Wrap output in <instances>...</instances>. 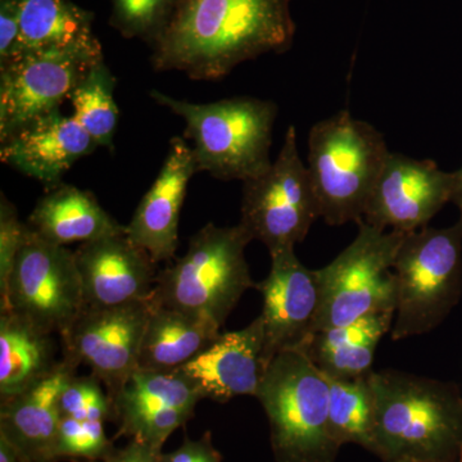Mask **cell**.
I'll return each instance as SVG.
<instances>
[{"label": "cell", "instance_id": "31", "mask_svg": "<svg viewBox=\"0 0 462 462\" xmlns=\"http://www.w3.org/2000/svg\"><path fill=\"white\" fill-rule=\"evenodd\" d=\"M102 421H80L62 416L57 439L58 456L99 457L108 449Z\"/></svg>", "mask_w": 462, "mask_h": 462}, {"label": "cell", "instance_id": "13", "mask_svg": "<svg viewBox=\"0 0 462 462\" xmlns=\"http://www.w3.org/2000/svg\"><path fill=\"white\" fill-rule=\"evenodd\" d=\"M456 184L457 173L440 171L433 161L389 153L363 220L380 230L421 229L454 199Z\"/></svg>", "mask_w": 462, "mask_h": 462}, {"label": "cell", "instance_id": "2", "mask_svg": "<svg viewBox=\"0 0 462 462\" xmlns=\"http://www.w3.org/2000/svg\"><path fill=\"white\" fill-rule=\"evenodd\" d=\"M372 454L384 462L462 461V396L449 383L396 370L372 372Z\"/></svg>", "mask_w": 462, "mask_h": 462}, {"label": "cell", "instance_id": "9", "mask_svg": "<svg viewBox=\"0 0 462 462\" xmlns=\"http://www.w3.org/2000/svg\"><path fill=\"white\" fill-rule=\"evenodd\" d=\"M240 225L269 254L296 248L321 217L309 167L300 157L296 126L291 125L278 158L256 178L243 182Z\"/></svg>", "mask_w": 462, "mask_h": 462}, {"label": "cell", "instance_id": "28", "mask_svg": "<svg viewBox=\"0 0 462 462\" xmlns=\"http://www.w3.org/2000/svg\"><path fill=\"white\" fill-rule=\"evenodd\" d=\"M111 25L127 39L153 42L165 27L176 0H111Z\"/></svg>", "mask_w": 462, "mask_h": 462}, {"label": "cell", "instance_id": "29", "mask_svg": "<svg viewBox=\"0 0 462 462\" xmlns=\"http://www.w3.org/2000/svg\"><path fill=\"white\" fill-rule=\"evenodd\" d=\"M60 415L80 421H103L114 411L109 394L103 391L102 382L90 376L76 375L67 384L60 398Z\"/></svg>", "mask_w": 462, "mask_h": 462}, {"label": "cell", "instance_id": "26", "mask_svg": "<svg viewBox=\"0 0 462 462\" xmlns=\"http://www.w3.org/2000/svg\"><path fill=\"white\" fill-rule=\"evenodd\" d=\"M203 400L199 392L180 373L136 370L124 387L112 397L118 415L143 410L179 409L194 411Z\"/></svg>", "mask_w": 462, "mask_h": 462}, {"label": "cell", "instance_id": "25", "mask_svg": "<svg viewBox=\"0 0 462 462\" xmlns=\"http://www.w3.org/2000/svg\"><path fill=\"white\" fill-rule=\"evenodd\" d=\"M370 374L356 379L328 376L330 434L340 447L354 443L372 451L375 393Z\"/></svg>", "mask_w": 462, "mask_h": 462}, {"label": "cell", "instance_id": "3", "mask_svg": "<svg viewBox=\"0 0 462 462\" xmlns=\"http://www.w3.org/2000/svg\"><path fill=\"white\" fill-rule=\"evenodd\" d=\"M151 98L180 116L185 138L193 142L197 171L218 180L256 178L270 169V147L278 107L272 100L236 97L191 103L152 90Z\"/></svg>", "mask_w": 462, "mask_h": 462}, {"label": "cell", "instance_id": "12", "mask_svg": "<svg viewBox=\"0 0 462 462\" xmlns=\"http://www.w3.org/2000/svg\"><path fill=\"white\" fill-rule=\"evenodd\" d=\"M151 312V300L112 307L85 306L60 336L63 356L89 366L112 400L138 370Z\"/></svg>", "mask_w": 462, "mask_h": 462}, {"label": "cell", "instance_id": "35", "mask_svg": "<svg viewBox=\"0 0 462 462\" xmlns=\"http://www.w3.org/2000/svg\"><path fill=\"white\" fill-rule=\"evenodd\" d=\"M107 462H161V456L153 447L134 440L132 445L111 456Z\"/></svg>", "mask_w": 462, "mask_h": 462}, {"label": "cell", "instance_id": "22", "mask_svg": "<svg viewBox=\"0 0 462 462\" xmlns=\"http://www.w3.org/2000/svg\"><path fill=\"white\" fill-rule=\"evenodd\" d=\"M58 345L54 334L45 333L25 319L0 314V400L20 396L53 373Z\"/></svg>", "mask_w": 462, "mask_h": 462}, {"label": "cell", "instance_id": "17", "mask_svg": "<svg viewBox=\"0 0 462 462\" xmlns=\"http://www.w3.org/2000/svg\"><path fill=\"white\" fill-rule=\"evenodd\" d=\"M194 173L199 171L193 149L175 136L156 180L126 225V236L156 263L175 258L182 203Z\"/></svg>", "mask_w": 462, "mask_h": 462}, {"label": "cell", "instance_id": "1", "mask_svg": "<svg viewBox=\"0 0 462 462\" xmlns=\"http://www.w3.org/2000/svg\"><path fill=\"white\" fill-rule=\"evenodd\" d=\"M291 0H176L152 42L156 71L214 81L236 66L293 44Z\"/></svg>", "mask_w": 462, "mask_h": 462}, {"label": "cell", "instance_id": "15", "mask_svg": "<svg viewBox=\"0 0 462 462\" xmlns=\"http://www.w3.org/2000/svg\"><path fill=\"white\" fill-rule=\"evenodd\" d=\"M75 258L85 306L112 307L151 300L157 263L126 233L81 243Z\"/></svg>", "mask_w": 462, "mask_h": 462}, {"label": "cell", "instance_id": "38", "mask_svg": "<svg viewBox=\"0 0 462 462\" xmlns=\"http://www.w3.org/2000/svg\"><path fill=\"white\" fill-rule=\"evenodd\" d=\"M398 462H420V461H398ZM457 462H462V461H457Z\"/></svg>", "mask_w": 462, "mask_h": 462}, {"label": "cell", "instance_id": "20", "mask_svg": "<svg viewBox=\"0 0 462 462\" xmlns=\"http://www.w3.org/2000/svg\"><path fill=\"white\" fill-rule=\"evenodd\" d=\"M26 225L41 238L65 247L126 233V225L117 223L91 191L62 182L48 188Z\"/></svg>", "mask_w": 462, "mask_h": 462}, {"label": "cell", "instance_id": "37", "mask_svg": "<svg viewBox=\"0 0 462 462\" xmlns=\"http://www.w3.org/2000/svg\"><path fill=\"white\" fill-rule=\"evenodd\" d=\"M454 199L457 206L461 209V220H462V172L457 173V184H456V190Z\"/></svg>", "mask_w": 462, "mask_h": 462}, {"label": "cell", "instance_id": "33", "mask_svg": "<svg viewBox=\"0 0 462 462\" xmlns=\"http://www.w3.org/2000/svg\"><path fill=\"white\" fill-rule=\"evenodd\" d=\"M20 16L21 0H0V62L16 54Z\"/></svg>", "mask_w": 462, "mask_h": 462}, {"label": "cell", "instance_id": "10", "mask_svg": "<svg viewBox=\"0 0 462 462\" xmlns=\"http://www.w3.org/2000/svg\"><path fill=\"white\" fill-rule=\"evenodd\" d=\"M85 307L75 252L41 238L26 225L0 314L25 319L45 333L63 336Z\"/></svg>", "mask_w": 462, "mask_h": 462}, {"label": "cell", "instance_id": "8", "mask_svg": "<svg viewBox=\"0 0 462 462\" xmlns=\"http://www.w3.org/2000/svg\"><path fill=\"white\" fill-rule=\"evenodd\" d=\"M354 242L318 270L321 307L316 331L345 327L396 309L393 264L407 233L357 221Z\"/></svg>", "mask_w": 462, "mask_h": 462}, {"label": "cell", "instance_id": "24", "mask_svg": "<svg viewBox=\"0 0 462 462\" xmlns=\"http://www.w3.org/2000/svg\"><path fill=\"white\" fill-rule=\"evenodd\" d=\"M44 51L102 53L93 14L69 0H21L16 54Z\"/></svg>", "mask_w": 462, "mask_h": 462}, {"label": "cell", "instance_id": "7", "mask_svg": "<svg viewBox=\"0 0 462 462\" xmlns=\"http://www.w3.org/2000/svg\"><path fill=\"white\" fill-rule=\"evenodd\" d=\"M396 309L392 339L421 336L451 314L462 294V220L407 233L393 264Z\"/></svg>", "mask_w": 462, "mask_h": 462}, {"label": "cell", "instance_id": "34", "mask_svg": "<svg viewBox=\"0 0 462 462\" xmlns=\"http://www.w3.org/2000/svg\"><path fill=\"white\" fill-rule=\"evenodd\" d=\"M161 462H218V457L206 443H187L179 451L161 457Z\"/></svg>", "mask_w": 462, "mask_h": 462}, {"label": "cell", "instance_id": "5", "mask_svg": "<svg viewBox=\"0 0 462 462\" xmlns=\"http://www.w3.org/2000/svg\"><path fill=\"white\" fill-rule=\"evenodd\" d=\"M389 153L384 136L348 111L312 126L307 167L328 225L340 226L364 217Z\"/></svg>", "mask_w": 462, "mask_h": 462}, {"label": "cell", "instance_id": "27", "mask_svg": "<svg viewBox=\"0 0 462 462\" xmlns=\"http://www.w3.org/2000/svg\"><path fill=\"white\" fill-rule=\"evenodd\" d=\"M115 76L106 65L105 57L91 65L69 97L72 117L89 133L98 147L112 148L118 111L114 98Z\"/></svg>", "mask_w": 462, "mask_h": 462}, {"label": "cell", "instance_id": "16", "mask_svg": "<svg viewBox=\"0 0 462 462\" xmlns=\"http://www.w3.org/2000/svg\"><path fill=\"white\" fill-rule=\"evenodd\" d=\"M269 364L264 360L261 316L243 329L220 334L202 354L176 369L203 400L227 402L239 396H257Z\"/></svg>", "mask_w": 462, "mask_h": 462}, {"label": "cell", "instance_id": "23", "mask_svg": "<svg viewBox=\"0 0 462 462\" xmlns=\"http://www.w3.org/2000/svg\"><path fill=\"white\" fill-rule=\"evenodd\" d=\"M393 320L394 311H385L345 327L316 331L302 351L329 378L369 375L379 342L392 330Z\"/></svg>", "mask_w": 462, "mask_h": 462}, {"label": "cell", "instance_id": "30", "mask_svg": "<svg viewBox=\"0 0 462 462\" xmlns=\"http://www.w3.org/2000/svg\"><path fill=\"white\" fill-rule=\"evenodd\" d=\"M191 416V412L179 409L143 410L121 415L123 430L133 434L135 440L153 447L160 451L161 447Z\"/></svg>", "mask_w": 462, "mask_h": 462}, {"label": "cell", "instance_id": "36", "mask_svg": "<svg viewBox=\"0 0 462 462\" xmlns=\"http://www.w3.org/2000/svg\"><path fill=\"white\" fill-rule=\"evenodd\" d=\"M16 449L14 446L5 439V437L0 436V462H20Z\"/></svg>", "mask_w": 462, "mask_h": 462}, {"label": "cell", "instance_id": "32", "mask_svg": "<svg viewBox=\"0 0 462 462\" xmlns=\"http://www.w3.org/2000/svg\"><path fill=\"white\" fill-rule=\"evenodd\" d=\"M26 223L18 217L16 207L2 193L0 196V297L7 291L18 252L25 239Z\"/></svg>", "mask_w": 462, "mask_h": 462}, {"label": "cell", "instance_id": "18", "mask_svg": "<svg viewBox=\"0 0 462 462\" xmlns=\"http://www.w3.org/2000/svg\"><path fill=\"white\" fill-rule=\"evenodd\" d=\"M97 147L89 133L72 116L56 109L2 139L0 160L50 188L60 184L63 173Z\"/></svg>", "mask_w": 462, "mask_h": 462}, {"label": "cell", "instance_id": "4", "mask_svg": "<svg viewBox=\"0 0 462 462\" xmlns=\"http://www.w3.org/2000/svg\"><path fill=\"white\" fill-rule=\"evenodd\" d=\"M248 231L207 224L190 239L184 256L158 273L151 303L205 316L223 328L252 281L245 248Z\"/></svg>", "mask_w": 462, "mask_h": 462}, {"label": "cell", "instance_id": "6", "mask_svg": "<svg viewBox=\"0 0 462 462\" xmlns=\"http://www.w3.org/2000/svg\"><path fill=\"white\" fill-rule=\"evenodd\" d=\"M279 462H334L340 446L329 428V378L302 349L282 352L257 392Z\"/></svg>", "mask_w": 462, "mask_h": 462}, {"label": "cell", "instance_id": "14", "mask_svg": "<svg viewBox=\"0 0 462 462\" xmlns=\"http://www.w3.org/2000/svg\"><path fill=\"white\" fill-rule=\"evenodd\" d=\"M272 269L256 288L263 298L264 360L291 349H305L320 315L318 270L300 263L294 249L270 254Z\"/></svg>", "mask_w": 462, "mask_h": 462}, {"label": "cell", "instance_id": "19", "mask_svg": "<svg viewBox=\"0 0 462 462\" xmlns=\"http://www.w3.org/2000/svg\"><path fill=\"white\" fill-rule=\"evenodd\" d=\"M78 363L63 356L56 370L20 396L2 402V433L23 462L57 457L60 398L76 376Z\"/></svg>", "mask_w": 462, "mask_h": 462}, {"label": "cell", "instance_id": "21", "mask_svg": "<svg viewBox=\"0 0 462 462\" xmlns=\"http://www.w3.org/2000/svg\"><path fill=\"white\" fill-rule=\"evenodd\" d=\"M220 329L205 316L152 305L138 369L173 372L208 348L220 337Z\"/></svg>", "mask_w": 462, "mask_h": 462}, {"label": "cell", "instance_id": "11", "mask_svg": "<svg viewBox=\"0 0 462 462\" xmlns=\"http://www.w3.org/2000/svg\"><path fill=\"white\" fill-rule=\"evenodd\" d=\"M103 53L23 51L0 62V141L60 109Z\"/></svg>", "mask_w": 462, "mask_h": 462}]
</instances>
